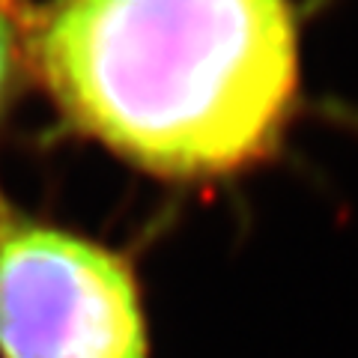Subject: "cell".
<instances>
[{"instance_id": "1", "label": "cell", "mask_w": 358, "mask_h": 358, "mask_svg": "<svg viewBox=\"0 0 358 358\" xmlns=\"http://www.w3.org/2000/svg\"><path fill=\"white\" fill-rule=\"evenodd\" d=\"M30 45L66 122L164 182L260 167L299 99L287 0H57Z\"/></svg>"}, {"instance_id": "2", "label": "cell", "mask_w": 358, "mask_h": 358, "mask_svg": "<svg viewBox=\"0 0 358 358\" xmlns=\"http://www.w3.org/2000/svg\"><path fill=\"white\" fill-rule=\"evenodd\" d=\"M0 358H152L134 254L18 203L3 182Z\"/></svg>"}, {"instance_id": "3", "label": "cell", "mask_w": 358, "mask_h": 358, "mask_svg": "<svg viewBox=\"0 0 358 358\" xmlns=\"http://www.w3.org/2000/svg\"><path fill=\"white\" fill-rule=\"evenodd\" d=\"M13 30H9V21L0 13V110H3L6 93H9V78H13Z\"/></svg>"}]
</instances>
